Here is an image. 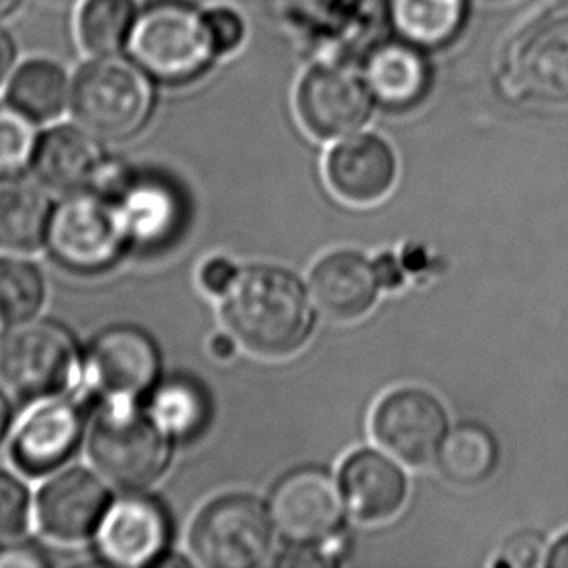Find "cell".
<instances>
[{"instance_id": "cell-1", "label": "cell", "mask_w": 568, "mask_h": 568, "mask_svg": "<svg viewBox=\"0 0 568 568\" xmlns=\"http://www.w3.org/2000/svg\"><path fill=\"white\" fill-rule=\"evenodd\" d=\"M222 313L235 339L268 357L297 352L315 326L305 285L292 272L274 266L239 272L223 293Z\"/></svg>"}, {"instance_id": "cell-13", "label": "cell", "mask_w": 568, "mask_h": 568, "mask_svg": "<svg viewBox=\"0 0 568 568\" xmlns=\"http://www.w3.org/2000/svg\"><path fill=\"white\" fill-rule=\"evenodd\" d=\"M165 508L144 495H126L109 505L95 530L101 557L115 567L158 565L170 544Z\"/></svg>"}, {"instance_id": "cell-2", "label": "cell", "mask_w": 568, "mask_h": 568, "mask_svg": "<svg viewBox=\"0 0 568 568\" xmlns=\"http://www.w3.org/2000/svg\"><path fill=\"white\" fill-rule=\"evenodd\" d=\"M88 453L103 479L124 491L155 484L170 464V437L129 399H109L93 422Z\"/></svg>"}, {"instance_id": "cell-42", "label": "cell", "mask_w": 568, "mask_h": 568, "mask_svg": "<svg viewBox=\"0 0 568 568\" xmlns=\"http://www.w3.org/2000/svg\"><path fill=\"white\" fill-rule=\"evenodd\" d=\"M489 2H499V0H489Z\"/></svg>"}, {"instance_id": "cell-18", "label": "cell", "mask_w": 568, "mask_h": 568, "mask_svg": "<svg viewBox=\"0 0 568 568\" xmlns=\"http://www.w3.org/2000/svg\"><path fill=\"white\" fill-rule=\"evenodd\" d=\"M326 178L339 199L373 204L384 199L396 179V155L378 136L362 134L332 150Z\"/></svg>"}, {"instance_id": "cell-5", "label": "cell", "mask_w": 568, "mask_h": 568, "mask_svg": "<svg viewBox=\"0 0 568 568\" xmlns=\"http://www.w3.org/2000/svg\"><path fill=\"white\" fill-rule=\"evenodd\" d=\"M126 243L115 204L92 191L69 194L54 207L45 239L53 261L74 274L111 268Z\"/></svg>"}, {"instance_id": "cell-36", "label": "cell", "mask_w": 568, "mask_h": 568, "mask_svg": "<svg viewBox=\"0 0 568 568\" xmlns=\"http://www.w3.org/2000/svg\"><path fill=\"white\" fill-rule=\"evenodd\" d=\"M544 565L549 568H568V531L547 549Z\"/></svg>"}, {"instance_id": "cell-24", "label": "cell", "mask_w": 568, "mask_h": 568, "mask_svg": "<svg viewBox=\"0 0 568 568\" xmlns=\"http://www.w3.org/2000/svg\"><path fill=\"white\" fill-rule=\"evenodd\" d=\"M150 396V415L158 427L175 440H192L206 429L210 399L199 383L175 377L158 383Z\"/></svg>"}, {"instance_id": "cell-39", "label": "cell", "mask_w": 568, "mask_h": 568, "mask_svg": "<svg viewBox=\"0 0 568 568\" xmlns=\"http://www.w3.org/2000/svg\"><path fill=\"white\" fill-rule=\"evenodd\" d=\"M210 352L217 359H230L231 355L235 354V342L225 334H217L210 342Z\"/></svg>"}, {"instance_id": "cell-32", "label": "cell", "mask_w": 568, "mask_h": 568, "mask_svg": "<svg viewBox=\"0 0 568 568\" xmlns=\"http://www.w3.org/2000/svg\"><path fill=\"white\" fill-rule=\"evenodd\" d=\"M206 20L217 53H230L235 47H239L243 33H245V26L233 10L217 8V10H212L210 14H206Z\"/></svg>"}, {"instance_id": "cell-29", "label": "cell", "mask_w": 568, "mask_h": 568, "mask_svg": "<svg viewBox=\"0 0 568 568\" xmlns=\"http://www.w3.org/2000/svg\"><path fill=\"white\" fill-rule=\"evenodd\" d=\"M38 134L30 116L0 105V179L16 178L33 162Z\"/></svg>"}, {"instance_id": "cell-8", "label": "cell", "mask_w": 568, "mask_h": 568, "mask_svg": "<svg viewBox=\"0 0 568 568\" xmlns=\"http://www.w3.org/2000/svg\"><path fill=\"white\" fill-rule=\"evenodd\" d=\"M346 499L332 474L303 468L285 476L270 497L274 530L292 546H313L342 531Z\"/></svg>"}, {"instance_id": "cell-11", "label": "cell", "mask_w": 568, "mask_h": 568, "mask_svg": "<svg viewBox=\"0 0 568 568\" xmlns=\"http://www.w3.org/2000/svg\"><path fill=\"white\" fill-rule=\"evenodd\" d=\"M510 85L534 100L568 101V7L531 22L508 49Z\"/></svg>"}, {"instance_id": "cell-33", "label": "cell", "mask_w": 568, "mask_h": 568, "mask_svg": "<svg viewBox=\"0 0 568 568\" xmlns=\"http://www.w3.org/2000/svg\"><path fill=\"white\" fill-rule=\"evenodd\" d=\"M237 274L239 270L227 258H212L200 270V282L207 293L223 295L235 282Z\"/></svg>"}, {"instance_id": "cell-22", "label": "cell", "mask_w": 568, "mask_h": 568, "mask_svg": "<svg viewBox=\"0 0 568 568\" xmlns=\"http://www.w3.org/2000/svg\"><path fill=\"white\" fill-rule=\"evenodd\" d=\"M53 206L41 183L0 179V251L33 253L45 243Z\"/></svg>"}, {"instance_id": "cell-9", "label": "cell", "mask_w": 568, "mask_h": 568, "mask_svg": "<svg viewBox=\"0 0 568 568\" xmlns=\"http://www.w3.org/2000/svg\"><path fill=\"white\" fill-rule=\"evenodd\" d=\"M82 402L64 396L38 399L16 425L10 458L30 477H41L70 460L84 438Z\"/></svg>"}, {"instance_id": "cell-25", "label": "cell", "mask_w": 568, "mask_h": 568, "mask_svg": "<svg viewBox=\"0 0 568 568\" xmlns=\"http://www.w3.org/2000/svg\"><path fill=\"white\" fill-rule=\"evenodd\" d=\"M392 22L415 47L450 43L466 22V0H392Z\"/></svg>"}, {"instance_id": "cell-17", "label": "cell", "mask_w": 568, "mask_h": 568, "mask_svg": "<svg viewBox=\"0 0 568 568\" xmlns=\"http://www.w3.org/2000/svg\"><path fill=\"white\" fill-rule=\"evenodd\" d=\"M381 287L375 262L352 251L324 256L311 272L308 282L316 308L344 323L367 315L377 303Z\"/></svg>"}, {"instance_id": "cell-15", "label": "cell", "mask_w": 568, "mask_h": 568, "mask_svg": "<svg viewBox=\"0 0 568 568\" xmlns=\"http://www.w3.org/2000/svg\"><path fill=\"white\" fill-rule=\"evenodd\" d=\"M297 109L303 124L321 139H338L357 131L371 113V92L354 72L334 67L308 74L300 93Z\"/></svg>"}, {"instance_id": "cell-16", "label": "cell", "mask_w": 568, "mask_h": 568, "mask_svg": "<svg viewBox=\"0 0 568 568\" xmlns=\"http://www.w3.org/2000/svg\"><path fill=\"white\" fill-rule=\"evenodd\" d=\"M113 204L126 241L146 251L170 245L185 225V200L163 179L132 178Z\"/></svg>"}, {"instance_id": "cell-35", "label": "cell", "mask_w": 568, "mask_h": 568, "mask_svg": "<svg viewBox=\"0 0 568 568\" xmlns=\"http://www.w3.org/2000/svg\"><path fill=\"white\" fill-rule=\"evenodd\" d=\"M375 270H377L378 282L383 287L396 290L404 284V270L399 266L398 258L394 254H383L375 261Z\"/></svg>"}, {"instance_id": "cell-38", "label": "cell", "mask_w": 568, "mask_h": 568, "mask_svg": "<svg viewBox=\"0 0 568 568\" xmlns=\"http://www.w3.org/2000/svg\"><path fill=\"white\" fill-rule=\"evenodd\" d=\"M12 402L8 398L7 388L0 386V448L7 443L10 429H12Z\"/></svg>"}, {"instance_id": "cell-4", "label": "cell", "mask_w": 568, "mask_h": 568, "mask_svg": "<svg viewBox=\"0 0 568 568\" xmlns=\"http://www.w3.org/2000/svg\"><path fill=\"white\" fill-rule=\"evenodd\" d=\"M131 51L142 69L163 82L199 77L217 53L206 16L178 0L144 12L132 30Z\"/></svg>"}, {"instance_id": "cell-23", "label": "cell", "mask_w": 568, "mask_h": 568, "mask_svg": "<svg viewBox=\"0 0 568 568\" xmlns=\"http://www.w3.org/2000/svg\"><path fill=\"white\" fill-rule=\"evenodd\" d=\"M499 458V443L491 430L479 423H460L446 433L437 464L450 484L476 487L497 471Z\"/></svg>"}, {"instance_id": "cell-31", "label": "cell", "mask_w": 568, "mask_h": 568, "mask_svg": "<svg viewBox=\"0 0 568 568\" xmlns=\"http://www.w3.org/2000/svg\"><path fill=\"white\" fill-rule=\"evenodd\" d=\"M546 538L536 530H520L508 536L500 547L497 565L503 567L531 568L546 562Z\"/></svg>"}, {"instance_id": "cell-26", "label": "cell", "mask_w": 568, "mask_h": 568, "mask_svg": "<svg viewBox=\"0 0 568 568\" xmlns=\"http://www.w3.org/2000/svg\"><path fill=\"white\" fill-rule=\"evenodd\" d=\"M7 98L12 108L30 116L33 123H45L57 119L67 108L69 80L53 62H26L10 80Z\"/></svg>"}, {"instance_id": "cell-34", "label": "cell", "mask_w": 568, "mask_h": 568, "mask_svg": "<svg viewBox=\"0 0 568 568\" xmlns=\"http://www.w3.org/2000/svg\"><path fill=\"white\" fill-rule=\"evenodd\" d=\"M47 557L41 549L31 544H18L10 541L2 551H0V567L20 568V567H45Z\"/></svg>"}, {"instance_id": "cell-6", "label": "cell", "mask_w": 568, "mask_h": 568, "mask_svg": "<svg viewBox=\"0 0 568 568\" xmlns=\"http://www.w3.org/2000/svg\"><path fill=\"white\" fill-rule=\"evenodd\" d=\"M268 508L248 495H227L210 503L192 526L191 549L212 568L258 567L274 547Z\"/></svg>"}, {"instance_id": "cell-37", "label": "cell", "mask_w": 568, "mask_h": 568, "mask_svg": "<svg viewBox=\"0 0 568 568\" xmlns=\"http://www.w3.org/2000/svg\"><path fill=\"white\" fill-rule=\"evenodd\" d=\"M16 49L12 39L4 31H0V85L7 82L8 74L14 64Z\"/></svg>"}, {"instance_id": "cell-28", "label": "cell", "mask_w": 568, "mask_h": 568, "mask_svg": "<svg viewBox=\"0 0 568 568\" xmlns=\"http://www.w3.org/2000/svg\"><path fill=\"white\" fill-rule=\"evenodd\" d=\"M132 23V0H85L78 16V33L90 53L111 57L131 36Z\"/></svg>"}, {"instance_id": "cell-27", "label": "cell", "mask_w": 568, "mask_h": 568, "mask_svg": "<svg viewBox=\"0 0 568 568\" xmlns=\"http://www.w3.org/2000/svg\"><path fill=\"white\" fill-rule=\"evenodd\" d=\"M47 297L38 264L20 256H0V324L14 326L36 318Z\"/></svg>"}, {"instance_id": "cell-20", "label": "cell", "mask_w": 568, "mask_h": 568, "mask_svg": "<svg viewBox=\"0 0 568 568\" xmlns=\"http://www.w3.org/2000/svg\"><path fill=\"white\" fill-rule=\"evenodd\" d=\"M100 150L92 136L72 126H59L38 140L33 154V173L49 191L61 194L88 191L100 170Z\"/></svg>"}, {"instance_id": "cell-19", "label": "cell", "mask_w": 568, "mask_h": 568, "mask_svg": "<svg viewBox=\"0 0 568 568\" xmlns=\"http://www.w3.org/2000/svg\"><path fill=\"white\" fill-rule=\"evenodd\" d=\"M342 493L349 513L377 524L398 515L407 499V479L396 462L377 450H359L342 468Z\"/></svg>"}, {"instance_id": "cell-21", "label": "cell", "mask_w": 568, "mask_h": 568, "mask_svg": "<svg viewBox=\"0 0 568 568\" xmlns=\"http://www.w3.org/2000/svg\"><path fill=\"white\" fill-rule=\"evenodd\" d=\"M429 82V62L407 41L378 47L365 67V85L371 98L384 108H412L425 95Z\"/></svg>"}, {"instance_id": "cell-43", "label": "cell", "mask_w": 568, "mask_h": 568, "mask_svg": "<svg viewBox=\"0 0 568 568\" xmlns=\"http://www.w3.org/2000/svg\"><path fill=\"white\" fill-rule=\"evenodd\" d=\"M567 2H568V0H567Z\"/></svg>"}, {"instance_id": "cell-41", "label": "cell", "mask_w": 568, "mask_h": 568, "mask_svg": "<svg viewBox=\"0 0 568 568\" xmlns=\"http://www.w3.org/2000/svg\"><path fill=\"white\" fill-rule=\"evenodd\" d=\"M47 4H51V7H64V4H70V2H74V0H43Z\"/></svg>"}, {"instance_id": "cell-12", "label": "cell", "mask_w": 568, "mask_h": 568, "mask_svg": "<svg viewBox=\"0 0 568 568\" xmlns=\"http://www.w3.org/2000/svg\"><path fill=\"white\" fill-rule=\"evenodd\" d=\"M90 383L108 399L148 396L160 377V352L146 332L113 326L95 338L88 362Z\"/></svg>"}, {"instance_id": "cell-30", "label": "cell", "mask_w": 568, "mask_h": 568, "mask_svg": "<svg viewBox=\"0 0 568 568\" xmlns=\"http://www.w3.org/2000/svg\"><path fill=\"white\" fill-rule=\"evenodd\" d=\"M31 495L20 477L0 469V541H18L31 523Z\"/></svg>"}, {"instance_id": "cell-3", "label": "cell", "mask_w": 568, "mask_h": 568, "mask_svg": "<svg viewBox=\"0 0 568 568\" xmlns=\"http://www.w3.org/2000/svg\"><path fill=\"white\" fill-rule=\"evenodd\" d=\"M80 354L67 328L31 318L0 338V381L18 398L61 396L77 383Z\"/></svg>"}, {"instance_id": "cell-10", "label": "cell", "mask_w": 568, "mask_h": 568, "mask_svg": "<svg viewBox=\"0 0 568 568\" xmlns=\"http://www.w3.org/2000/svg\"><path fill=\"white\" fill-rule=\"evenodd\" d=\"M373 433L386 453L419 468L437 460L448 433V415L430 392L399 388L381 399L373 415Z\"/></svg>"}, {"instance_id": "cell-7", "label": "cell", "mask_w": 568, "mask_h": 568, "mask_svg": "<svg viewBox=\"0 0 568 568\" xmlns=\"http://www.w3.org/2000/svg\"><path fill=\"white\" fill-rule=\"evenodd\" d=\"M72 108L80 124L93 136L121 140L146 123L152 93L144 77L129 62L108 59L80 72Z\"/></svg>"}, {"instance_id": "cell-14", "label": "cell", "mask_w": 568, "mask_h": 568, "mask_svg": "<svg viewBox=\"0 0 568 568\" xmlns=\"http://www.w3.org/2000/svg\"><path fill=\"white\" fill-rule=\"evenodd\" d=\"M108 508L109 491L100 477L88 469L70 468L39 489L36 520L47 538L78 544L95 534Z\"/></svg>"}, {"instance_id": "cell-40", "label": "cell", "mask_w": 568, "mask_h": 568, "mask_svg": "<svg viewBox=\"0 0 568 568\" xmlns=\"http://www.w3.org/2000/svg\"><path fill=\"white\" fill-rule=\"evenodd\" d=\"M22 0H0V20H4L7 16L12 14L16 8L20 7Z\"/></svg>"}]
</instances>
